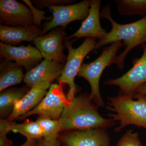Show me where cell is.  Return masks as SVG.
Wrapping results in <instances>:
<instances>
[{"mask_svg": "<svg viewBox=\"0 0 146 146\" xmlns=\"http://www.w3.org/2000/svg\"><path fill=\"white\" fill-rule=\"evenodd\" d=\"M110 11V5H108L105 6L101 12V18L108 20L111 23L112 29L104 38L97 42L95 50L114 42L123 41L125 48L117 56L114 63L122 70L128 53L134 48L146 42V15L131 23L120 24L112 19Z\"/></svg>", "mask_w": 146, "mask_h": 146, "instance_id": "6da1fadb", "label": "cell"}, {"mask_svg": "<svg viewBox=\"0 0 146 146\" xmlns=\"http://www.w3.org/2000/svg\"><path fill=\"white\" fill-rule=\"evenodd\" d=\"M98 106L92 103L89 96H75L63 110L59 119L60 131L84 130L113 126L115 122L103 117L98 111Z\"/></svg>", "mask_w": 146, "mask_h": 146, "instance_id": "7a4b0ae2", "label": "cell"}, {"mask_svg": "<svg viewBox=\"0 0 146 146\" xmlns=\"http://www.w3.org/2000/svg\"><path fill=\"white\" fill-rule=\"evenodd\" d=\"M108 117L119 122L115 128L119 132L129 125L141 127L146 129V96L136 93L133 96L120 94L108 98Z\"/></svg>", "mask_w": 146, "mask_h": 146, "instance_id": "3957f363", "label": "cell"}, {"mask_svg": "<svg viewBox=\"0 0 146 146\" xmlns=\"http://www.w3.org/2000/svg\"><path fill=\"white\" fill-rule=\"evenodd\" d=\"M124 46L121 41L114 42L105 48L101 54L91 63L81 65L78 75L85 79L91 87L89 97L99 107L104 106L100 89V81L103 72L106 67L114 64L119 50Z\"/></svg>", "mask_w": 146, "mask_h": 146, "instance_id": "277c9868", "label": "cell"}, {"mask_svg": "<svg viewBox=\"0 0 146 146\" xmlns=\"http://www.w3.org/2000/svg\"><path fill=\"white\" fill-rule=\"evenodd\" d=\"M96 39L86 38L83 43L76 48L72 47L73 41L70 39H65L64 44L68 49V55L63 72L58 78V80L59 83L69 85L70 89L67 96L70 101L75 96L76 92L75 78L78 75L84 59L89 52L95 50L97 43Z\"/></svg>", "mask_w": 146, "mask_h": 146, "instance_id": "5b68a950", "label": "cell"}, {"mask_svg": "<svg viewBox=\"0 0 146 146\" xmlns=\"http://www.w3.org/2000/svg\"><path fill=\"white\" fill-rule=\"evenodd\" d=\"M90 7L89 0L68 5L50 7L49 8L53 13L52 19L45 23L40 35H44L50 30L58 27L65 29L72 22L84 21L89 15Z\"/></svg>", "mask_w": 146, "mask_h": 146, "instance_id": "8992f818", "label": "cell"}, {"mask_svg": "<svg viewBox=\"0 0 146 146\" xmlns=\"http://www.w3.org/2000/svg\"><path fill=\"white\" fill-rule=\"evenodd\" d=\"M63 84H52L45 96L38 105L30 111L20 117V119L37 115L58 120L60 119L65 108L70 101L65 95Z\"/></svg>", "mask_w": 146, "mask_h": 146, "instance_id": "52a82bcc", "label": "cell"}, {"mask_svg": "<svg viewBox=\"0 0 146 146\" xmlns=\"http://www.w3.org/2000/svg\"><path fill=\"white\" fill-rule=\"evenodd\" d=\"M66 35L65 29L58 27L37 36L33 42L44 59L64 64L67 58L63 52L65 46L63 42Z\"/></svg>", "mask_w": 146, "mask_h": 146, "instance_id": "ba28073f", "label": "cell"}, {"mask_svg": "<svg viewBox=\"0 0 146 146\" xmlns=\"http://www.w3.org/2000/svg\"><path fill=\"white\" fill-rule=\"evenodd\" d=\"M143 50L142 56L134 60L133 67L128 72L118 78L108 80L104 84L118 86L120 94L133 96L137 89L146 83V46Z\"/></svg>", "mask_w": 146, "mask_h": 146, "instance_id": "9c48e42d", "label": "cell"}, {"mask_svg": "<svg viewBox=\"0 0 146 146\" xmlns=\"http://www.w3.org/2000/svg\"><path fill=\"white\" fill-rule=\"evenodd\" d=\"M0 20L2 25L6 26L27 27L35 25L34 18L30 9L16 0L0 1Z\"/></svg>", "mask_w": 146, "mask_h": 146, "instance_id": "30bf717a", "label": "cell"}, {"mask_svg": "<svg viewBox=\"0 0 146 146\" xmlns=\"http://www.w3.org/2000/svg\"><path fill=\"white\" fill-rule=\"evenodd\" d=\"M0 56L14 62L27 71L34 68L42 62V56L36 48L29 45L19 46L0 43Z\"/></svg>", "mask_w": 146, "mask_h": 146, "instance_id": "8fae6325", "label": "cell"}, {"mask_svg": "<svg viewBox=\"0 0 146 146\" xmlns=\"http://www.w3.org/2000/svg\"><path fill=\"white\" fill-rule=\"evenodd\" d=\"M104 128L77 130L61 138L66 146H110L109 136Z\"/></svg>", "mask_w": 146, "mask_h": 146, "instance_id": "7c38bea8", "label": "cell"}, {"mask_svg": "<svg viewBox=\"0 0 146 146\" xmlns=\"http://www.w3.org/2000/svg\"><path fill=\"white\" fill-rule=\"evenodd\" d=\"M101 1L91 0L89 15L82 23L81 26L74 33L66 36L65 39L72 38L80 39L82 37L103 39L108 33L102 28L100 22V9Z\"/></svg>", "mask_w": 146, "mask_h": 146, "instance_id": "4fadbf2b", "label": "cell"}, {"mask_svg": "<svg viewBox=\"0 0 146 146\" xmlns=\"http://www.w3.org/2000/svg\"><path fill=\"white\" fill-rule=\"evenodd\" d=\"M64 67L63 64L44 59L27 71L24 76V82L27 86L31 87L43 82L52 84L54 80L61 75Z\"/></svg>", "mask_w": 146, "mask_h": 146, "instance_id": "5bb4252c", "label": "cell"}, {"mask_svg": "<svg viewBox=\"0 0 146 146\" xmlns=\"http://www.w3.org/2000/svg\"><path fill=\"white\" fill-rule=\"evenodd\" d=\"M52 84L43 82L35 84L21 100L16 103L7 120L13 121L35 108L46 94Z\"/></svg>", "mask_w": 146, "mask_h": 146, "instance_id": "9a60e30c", "label": "cell"}, {"mask_svg": "<svg viewBox=\"0 0 146 146\" xmlns=\"http://www.w3.org/2000/svg\"><path fill=\"white\" fill-rule=\"evenodd\" d=\"M41 30L35 26L12 27L0 25V39L6 44L16 46L21 42L34 41L40 36Z\"/></svg>", "mask_w": 146, "mask_h": 146, "instance_id": "2e32d148", "label": "cell"}, {"mask_svg": "<svg viewBox=\"0 0 146 146\" xmlns=\"http://www.w3.org/2000/svg\"><path fill=\"white\" fill-rule=\"evenodd\" d=\"M10 131L20 133L27 139L35 140L44 139L43 130L36 121L19 124L7 119H1L0 132L7 134Z\"/></svg>", "mask_w": 146, "mask_h": 146, "instance_id": "e0dca14e", "label": "cell"}, {"mask_svg": "<svg viewBox=\"0 0 146 146\" xmlns=\"http://www.w3.org/2000/svg\"><path fill=\"white\" fill-rule=\"evenodd\" d=\"M0 91L18 84L24 80L23 69L13 61L5 60L1 63Z\"/></svg>", "mask_w": 146, "mask_h": 146, "instance_id": "ac0fdd59", "label": "cell"}, {"mask_svg": "<svg viewBox=\"0 0 146 146\" xmlns=\"http://www.w3.org/2000/svg\"><path fill=\"white\" fill-rule=\"evenodd\" d=\"M27 92L26 89L25 88L10 89L1 92L0 95L1 116L7 115L8 112H12L16 103L21 100Z\"/></svg>", "mask_w": 146, "mask_h": 146, "instance_id": "d6986e66", "label": "cell"}, {"mask_svg": "<svg viewBox=\"0 0 146 146\" xmlns=\"http://www.w3.org/2000/svg\"><path fill=\"white\" fill-rule=\"evenodd\" d=\"M115 3L123 16L146 15V0H118Z\"/></svg>", "mask_w": 146, "mask_h": 146, "instance_id": "ffe728a7", "label": "cell"}, {"mask_svg": "<svg viewBox=\"0 0 146 146\" xmlns=\"http://www.w3.org/2000/svg\"><path fill=\"white\" fill-rule=\"evenodd\" d=\"M36 121L43 130L44 134L43 139L47 141L57 140L58 132L60 131L59 119H53L47 117L39 116Z\"/></svg>", "mask_w": 146, "mask_h": 146, "instance_id": "44dd1931", "label": "cell"}, {"mask_svg": "<svg viewBox=\"0 0 146 146\" xmlns=\"http://www.w3.org/2000/svg\"><path fill=\"white\" fill-rule=\"evenodd\" d=\"M116 146H143L140 142L138 134L128 131L118 141Z\"/></svg>", "mask_w": 146, "mask_h": 146, "instance_id": "7402d4cb", "label": "cell"}, {"mask_svg": "<svg viewBox=\"0 0 146 146\" xmlns=\"http://www.w3.org/2000/svg\"><path fill=\"white\" fill-rule=\"evenodd\" d=\"M22 1L27 5L29 8L30 9L34 18V25L35 26L37 27L39 29L41 30L40 28L41 27V22L42 20H47L49 21H51L52 18V16L46 17L45 14H46V12L39 10L38 9L35 7L31 1L29 0H23Z\"/></svg>", "mask_w": 146, "mask_h": 146, "instance_id": "603a6c76", "label": "cell"}, {"mask_svg": "<svg viewBox=\"0 0 146 146\" xmlns=\"http://www.w3.org/2000/svg\"><path fill=\"white\" fill-rule=\"evenodd\" d=\"M71 0H35L33 1V4L35 5L36 8L42 9L49 7L52 6L65 5H70L74 2Z\"/></svg>", "mask_w": 146, "mask_h": 146, "instance_id": "cb8c5ba5", "label": "cell"}, {"mask_svg": "<svg viewBox=\"0 0 146 146\" xmlns=\"http://www.w3.org/2000/svg\"><path fill=\"white\" fill-rule=\"evenodd\" d=\"M37 146H61L57 140L51 141H47L41 139L37 142Z\"/></svg>", "mask_w": 146, "mask_h": 146, "instance_id": "d4e9b609", "label": "cell"}, {"mask_svg": "<svg viewBox=\"0 0 146 146\" xmlns=\"http://www.w3.org/2000/svg\"><path fill=\"white\" fill-rule=\"evenodd\" d=\"M12 142L7 137V134L0 133V146H12Z\"/></svg>", "mask_w": 146, "mask_h": 146, "instance_id": "484cf974", "label": "cell"}, {"mask_svg": "<svg viewBox=\"0 0 146 146\" xmlns=\"http://www.w3.org/2000/svg\"><path fill=\"white\" fill-rule=\"evenodd\" d=\"M20 146H37V142L34 139H27L26 141Z\"/></svg>", "mask_w": 146, "mask_h": 146, "instance_id": "4316f807", "label": "cell"}, {"mask_svg": "<svg viewBox=\"0 0 146 146\" xmlns=\"http://www.w3.org/2000/svg\"><path fill=\"white\" fill-rule=\"evenodd\" d=\"M136 93L146 96V83L142 84L137 89Z\"/></svg>", "mask_w": 146, "mask_h": 146, "instance_id": "83f0119b", "label": "cell"}]
</instances>
